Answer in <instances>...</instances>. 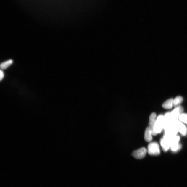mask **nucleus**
I'll return each mask as SVG.
<instances>
[{"label": "nucleus", "instance_id": "f257e3e1", "mask_svg": "<svg viewBox=\"0 0 187 187\" xmlns=\"http://www.w3.org/2000/svg\"><path fill=\"white\" fill-rule=\"evenodd\" d=\"M165 125V122L164 121V116L162 115H159L156 119L154 126V131L157 134L160 133L162 131Z\"/></svg>", "mask_w": 187, "mask_h": 187}, {"label": "nucleus", "instance_id": "f03ea898", "mask_svg": "<svg viewBox=\"0 0 187 187\" xmlns=\"http://www.w3.org/2000/svg\"><path fill=\"white\" fill-rule=\"evenodd\" d=\"M147 151L148 154L150 155H159L160 154L159 145L155 142L150 143L148 146Z\"/></svg>", "mask_w": 187, "mask_h": 187}, {"label": "nucleus", "instance_id": "7ed1b4c3", "mask_svg": "<svg viewBox=\"0 0 187 187\" xmlns=\"http://www.w3.org/2000/svg\"><path fill=\"white\" fill-rule=\"evenodd\" d=\"M147 151V149L143 147L133 151L132 154V155L136 159H140L145 157Z\"/></svg>", "mask_w": 187, "mask_h": 187}, {"label": "nucleus", "instance_id": "20e7f679", "mask_svg": "<svg viewBox=\"0 0 187 187\" xmlns=\"http://www.w3.org/2000/svg\"><path fill=\"white\" fill-rule=\"evenodd\" d=\"M172 139L164 137L160 140V144L163 151L166 152L171 147Z\"/></svg>", "mask_w": 187, "mask_h": 187}, {"label": "nucleus", "instance_id": "39448f33", "mask_svg": "<svg viewBox=\"0 0 187 187\" xmlns=\"http://www.w3.org/2000/svg\"><path fill=\"white\" fill-rule=\"evenodd\" d=\"M180 139V137L179 136H176L174 137L172 140V145L171 149L173 152H176L180 150L181 148V145L179 144V141Z\"/></svg>", "mask_w": 187, "mask_h": 187}, {"label": "nucleus", "instance_id": "423d86ee", "mask_svg": "<svg viewBox=\"0 0 187 187\" xmlns=\"http://www.w3.org/2000/svg\"><path fill=\"white\" fill-rule=\"evenodd\" d=\"M156 115L155 113H153L151 114L150 116L149 128L151 131L152 135L156 136L157 134L155 133L154 131V127L156 121Z\"/></svg>", "mask_w": 187, "mask_h": 187}, {"label": "nucleus", "instance_id": "0eeeda50", "mask_svg": "<svg viewBox=\"0 0 187 187\" xmlns=\"http://www.w3.org/2000/svg\"><path fill=\"white\" fill-rule=\"evenodd\" d=\"M184 109L181 106H178L175 109L170 113L173 119H177L179 115L183 113Z\"/></svg>", "mask_w": 187, "mask_h": 187}, {"label": "nucleus", "instance_id": "6e6552de", "mask_svg": "<svg viewBox=\"0 0 187 187\" xmlns=\"http://www.w3.org/2000/svg\"><path fill=\"white\" fill-rule=\"evenodd\" d=\"M178 130L179 131L182 136H185L186 135V128L185 125L182 123L178 121L175 124Z\"/></svg>", "mask_w": 187, "mask_h": 187}, {"label": "nucleus", "instance_id": "1a4fd4ad", "mask_svg": "<svg viewBox=\"0 0 187 187\" xmlns=\"http://www.w3.org/2000/svg\"><path fill=\"white\" fill-rule=\"evenodd\" d=\"M152 134L149 127L146 128L145 130L144 139L146 142H150L152 140Z\"/></svg>", "mask_w": 187, "mask_h": 187}, {"label": "nucleus", "instance_id": "9d476101", "mask_svg": "<svg viewBox=\"0 0 187 187\" xmlns=\"http://www.w3.org/2000/svg\"><path fill=\"white\" fill-rule=\"evenodd\" d=\"M173 99H168L167 101L165 102L162 104V107L165 109H171L173 106Z\"/></svg>", "mask_w": 187, "mask_h": 187}, {"label": "nucleus", "instance_id": "9b49d317", "mask_svg": "<svg viewBox=\"0 0 187 187\" xmlns=\"http://www.w3.org/2000/svg\"><path fill=\"white\" fill-rule=\"evenodd\" d=\"M13 60L12 59L8 60L4 62L1 64V70H4L9 68L13 63Z\"/></svg>", "mask_w": 187, "mask_h": 187}, {"label": "nucleus", "instance_id": "f8f14e48", "mask_svg": "<svg viewBox=\"0 0 187 187\" xmlns=\"http://www.w3.org/2000/svg\"><path fill=\"white\" fill-rule=\"evenodd\" d=\"M183 101L182 97L180 96L176 97L173 99V106L174 107H177L180 105Z\"/></svg>", "mask_w": 187, "mask_h": 187}, {"label": "nucleus", "instance_id": "ddd939ff", "mask_svg": "<svg viewBox=\"0 0 187 187\" xmlns=\"http://www.w3.org/2000/svg\"><path fill=\"white\" fill-rule=\"evenodd\" d=\"M180 120L183 122L187 124V114L186 113H182L178 117Z\"/></svg>", "mask_w": 187, "mask_h": 187}, {"label": "nucleus", "instance_id": "4468645a", "mask_svg": "<svg viewBox=\"0 0 187 187\" xmlns=\"http://www.w3.org/2000/svg\"><path fill=\"white\" fill-rule=\"evenodd\" d=\"M4 77V74L2 70H1L0 71V80L1 81L2 80Z\"/></svg>", "mask_w": 187, "mask_h": 187}]
</instances>
